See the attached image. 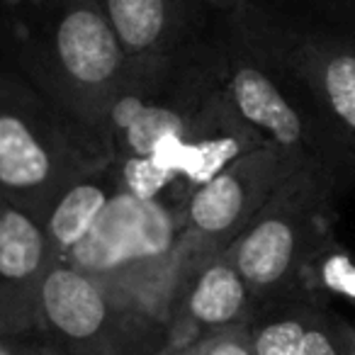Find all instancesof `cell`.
I'll return each mask as SVG.
<instances>
[{
  "label": "cell",
  "instance_id": "cell-7",
  "mask_svg": "<svg viewBox=\"0 0 355 355\" xmlns=\"http://www.w3.org/2000/svg\"><path fill=\"white\" fill-rule=\"evenodd\" d=\"M336 214L338 198L306 168H297L263 205L227 251L256 300V311L306 295V266L334 234Z\"/></svg>",
  "mask_w": 355,
  "mask_h": 355
},
{
  "label": "cell",
  "instance_id": "cell-5",
  "mask_svg": "<svg viewBox=\"0 0 355 355\" xmlns=\"http://www.w3.org/2000/svg\"><path fill=\"white\" fill-rule=\"evenodd\" d=\"M222 85L217 40L127 59L105 100L98 132L112 158L158 156L185 137Z\"/></svg>",
  "mask_w": 355,
  "mask_h": 355
},
{
  "label": "cell",
  "instance_id": "cell-26",
  "mask_svg": "<svg viewBox=\"0 0 355 355\" xmlns=\"http://www.w3.org/2000/svg\"><path fill=\"white\" fill-rule=\"evenodd\" d=\"M3 202H6V200H3V198H0V205H3Z\"/></svg>",
  "mask_w": 355,
  "mask_h": 355
},
{
  "label": "cell",
  "instance_id": "cell-8",
  "mask_svg": "<svg viewBox=\"0 0 355 355\" xmlns=\"http://www.w3.org/2000/svg\"><path fill=\"white\" fill-rule=\"evenodd\" d=\"M37 336L64 355H158L168 345L163 321L64 261L42 285Z\"/></svg>",
  "mask_w": 355,
  "mask_h": 355
},
{
  "label": "cell",
  "instance_id": "cell-18",
  "mask_svg": "<svg viewBox=\"0 0 355 355\" xmlns=\"http://www.w3.org/2000/svg\"><path fill=\"white\" fill-rule=\"evenodd\" d=\"M183 355H253L248 326H236L202 338L200 343L183 350Z\"/></svg>",
  "mask_w": 355,
  "mask_h": 355
},
{
  "label": "cell",
  "instance_id": "cell-25",
  "mask_svg": "<svg viewBox=\"0 0 355 355\" xmlns=\"http://www.w3.org/2000/svg\"><path fill=\"white\" fill-rule=\"evenodd\" d=\"M158 355H183V350H175V348H163Z\"/></svg>",
  "mask_w": 355,
  "mask_h": 355
},
{
  "label": "cell",
  "instance_id": "cell-17",
  "mask_svg": "<svg viewBox=\"0 0 355 355\" xmlns=\"http://www.w3.org/2000/svg\"><path fill=\"white\" fill-rule=\"evenodd\" d=\"M119 178V190L139 200H166V202L185 205L190 198L188 185L173 171L158 166L148 156H122L112 158Z\"/></svg>",
  "mask_w": 355,
  "mask_h": 355
},
{
  "label": "cell",
  "instance_id": "cell-24",
  "mask_svg": "<svg viewBox=\"0 0 355 355\" xmlns=\"http://www.w3.org/2000/svg\"><path fill=\"white\" fill-rule=\"evenodd\" d=\"M37 355H64V353L56 350L54 345H49L46 340H42L40 336H37Z\"/></svg>",
  "mask_w": 355,
  "mask_h": 355
},
{
  "label": "cell",
  "instance_id": "cell-4",
  "mask_svg": "<svg viewBox=\"0 0 355 355\" xmlns=\"http://www.w3.org/2000/svg\"><path fill=\"white\" fill-rule=\"evenodd\" d=\"M183 207L166 200H139L119 190L64 263L168 324L180 280Z\"/></svg>",
  "mask_w": 355,
  "mask_h": 355
},
{
  "label": "cell",
  "instance_id": "cell-22",
  "mask_svg": "<svg viewBox=\"0 0 355 355\" xmlns=\"http://www.w3.org/2000/svg\"><path fill=\"white\" fill-rule=\"evenodd\" d=\"M0 355H37V336H30V338H0Z\"/></svg>",
  "mask_w": 355,
  "mask_h": 355
},
{
  "label": "cell",
  "instance_id": "cell-13",
  "mask_svg": "<svg viewBox=\"0 0 355 355\" xmlns=\"http://www.w3.org/2000/svg\"><path fill=\"white\" fill-rule=\"evenodd\" d=\"M127 59L161 56L202 44L207 15L202 0H98Z\"/></svg>",
  "mask_w": 355,
  "mask_h": 355
},
{
  "label": "cell",
  "instance_id": "cell-12",
  "mask_svg": "<svg viewBox=\"0 0 355 355\" xmlns=\"http://www.w3.org/2000/svg\"><path fill=\"white\" fill-rule=\"evenodd\" d=\"M263 144H268L263 134L239 114L232 98L227 95V88L222 85L200 110L193 127L175 146L148 158H153L166 171L175 173L193 195L195 188L212 180L239 156Z\"/></svg>",
  "mask_w": 355,
  "mask_h": 355
},
{
  "label": "cell",
  "instance_id": "cell-2",
  "mask_svg": "<svg viewBox=\"0 0 355 355\" xmlns=\"http://www.w3.org/2000/svg\"><path fill=\"white\" fill-rule=\"evenodd\" d=\"M222 80L234 107L268 144L343 198L355 188V141L285 69L253 49L224 20L217 37Z\"/></svg>",
  "mask_w": 355,
  "mask_h": 355
},
{
  "label": "cell",
  "instance_id": "cell-11",
  "mask_svg": "<svg viewBox=\"0 0 355 355\" xmlns=\"http://www.w3.org/2000/svg\"><path fill=\"white\" fill-rule=\"evenodd\" d=\"M54 261L42 222L0 205V338L40 334L42 285Z\"/></svg>",
  "mask_w": 355,
  "mask_h": 355
},
{
  "label": "cell",
  "instance_id": "cell-15",
  "mask_svg": "<svg viewBox=\"0 0 355 355\" xmlns=\"http://www.w3.org/2000/svg\"><path fill=\"white\" fill-rule=\"evenodd\" d=\"M319 306V300L306 295L261 306L248 324L253 355H302L306 331Z\"/></svg>",
  "mask_w": 355,
  "mask_h": 355
},
{
  "label": "cell",
  "instance_id": "cell-3",
  "mask_svg": "<svg viewBox=\"0 0 355 355\" xmlns=\"http://www.w3.org/2000/svg\"><path fill=\"white\" fill-rule=\"evenodd\" d=\"M112 158L93 127L25 76L0 73V198L37 222L80 175Z\"/></svg>",
  "mask_w": 355,
  "mask_h": 355
},
{
  "label": "cell",
  "instance_id": "cell-10",
  "mask_svg": "<svg viewBox=\"0 0 355 355\" xmlns=\"http://www.w3.org/2000/svg\"><path fill=\"white\" fill-rule=\"evenodd\" d=\"M256 300L227 253L198 263L178 282L168 311V345L185 350L219 331L248 326Z\"/></svg>",
  "mask_w": 355,
  "mask_h": 355
},
{
  "label": "cell",
  "instance_id": "cell-23",
  "mask_svg": "<svg viewBox=\"0 0 355 355\" xmlns=\"http://www.w3.org/2000/svg\"><path fill=\"white\" fill-rule=\"evenodd\" d=\"M205 6H209L214 12H222V15H229V12L239 10V8L246 3V0H202Z\"/></svg>",
  "mask_w": 355,
  "mask_h": 355
},
{
  "label": "cell",
  "instance_id": "cell-21",
  "mask_svg": "<svg viewBox=\"0 0 355 355\" xmlns=\"http://www.w3.org/2000/svg\"><path fill=\"white\" fill-rule=\"evenodd\" d=\"M331 324H334L336 345L340 355H355V324L331 309Z\"/></svg>",
  "mask_w": 355,
  "mask_h": 355
},
{
  "label": "cell",
  "instance_id": "cell-19",
  "mask_svg": "<svg viewBox=\"0 0 355 355\" xmlns=\"http://www.w3.org/2000/svg\"><path fill=\"white\" fill-rule=\"evenodd\" d=\"M302 355H340L338 345H336L329 304H321L316 309L314 319L309 324V331H306L304 345H302Z\"/></svg>",
  "mask_w": 355,
  "mask_h": 355
},
{
  "label": "cell",
  "instance_id": "cell-20",
  "mask_svg": "<svg viewBox=\"0 0 355 355\" xmlns=\"http://www.w3.org/2000/svg\"><path fill=\"white\" fill-rule=\"evenodd\" d=\"M309 6L329 15L331 20H338L348 27H355V0H306Z\"/></svg>",
  "mask_w": 355,
  "mask_h": 355
},
{
  "label": "cell",
  "instance_id": "cell-14",
  "mask_svg": "<svg viewBox=\"0 0 355 355\" xmlns=\"http://www.w3.org/2000/svg\"><path fill=\"white\" fill-rule=\"evenodd\" d=\"M119 193V178L110 158L105 166L80 175L56 198L46 217L42 219L46 241L56 261H64L71 248L93 229L112 198Z\"/></svg>",
  "mask_w": 355,
  "mask_h": 355
},
{
  "label": "cell",
  "instance_id": "cell-16",
  "mask_svg": "<svg viewBox=\"0 0 355 355\" xmlns=\"http://www.w3.org/2000/svg\"><path fill=\"white\" fill-rule=\"evenodd\" d=\"M304 292L321 304L343 300L355 306V253L331 234L311 256L304 272Z\"/></svg>",
  "mask_w": 355,
  "mask_h": 355
},
{
  "label": "cell",
  "instance_id": "cell-1",
  "mask_svg": "<svg viewBox=\"0 0 355 355\" xmlns=\"http://www.w3.org/2000/svg\"><path fill=\"white\" fill-rule=\"evenodd\" d=\"M22 76L98 132L127 66L98 0H3ZM100 134V132H98Z\"/></svg>",
  "mask_w": 355,
  "mask_h": 355
},
{
  "label": "cell",
  "instance_id": "cell-9",
  "mask_svg": "<svg viewBox=\"0 0 355 355\" xmlns=\"http://www.w3.org/2000/svg\"><path fill=\"white\" fill-rule=\"evenodd\" d=\"M297 168L302 166L282 148L263 144L195 188L183 207L180 280L198 263L227 253Z\"/></svg>",
  "mask_w": 355,
  "mask_h": 355
},
{
  "label": "cell",
  "instance_id": "cell-6",
  "mask_svg": "<svg viewBox=\"0 0 355 355\" xmlns=\"http://www.w3.org/2000/svg\"><path fill=\"white\" fill-rule=\"evenodd\" d=\"M224 20L295 76L355 141V27L331 20L306 0H246Z\"/></svg>",
  "mask_w": 355,
  "mask_h": 355
}]
</instances>
